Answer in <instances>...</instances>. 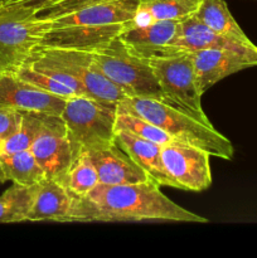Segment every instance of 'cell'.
<instances>
[{"label":"cell","instance_id":"30bf717a","mask_svg":"<svg viewBox=\"0 0 257 258\" xmlns=\"http://www.w3.org/2000/svg\"><path fill=\"white\" fill-rule=\"evenodd\" d=\"M176 20H158L148 24H134L121 33V42L139 59L163 58L186 52L173 45L178 33Z\"/></svg>","mask_w":257,"mask_h":258},{"label":"cell","instance_id":"83f0119b","mask_svg":"<svg viewBox=\"0 0 257 258\" xmlns=\"http://www.w3.org/2000/svg\"><path fill=\"white\" fill-rule=\"evenodd\" d=\"M4 2H5V0H0V5L4 4Z\"/></svg>","mask_w":257,"mask_h":258},{"label":"cell","instance_id":"4fadbf2b","mask_svg":"<svg viewBox=\"0 0 257 258\" xmlns=\"http://www.w3.org/2000/svg\"><path fill=\"white\" fill-rule=\"evenodd\" d=\"M87 154L97 170L101 184L118 185L143 183L150 179L115 140L90 149Z\"/></svg>","mask_w":257,"mask_h":258},{"label":"cell","instance_id":"e0dca14e","mask_svg":"<svg viewBox=\"0 0 257 258\" xmlns=\"http://www.w3.org/2000/svg\"><path fill=\"white\" fill-rule=\"evenodd\" d=\"M203 0H140L135 24H148L158 20H180L197 13Z\"/></svg>","mask_w":257,"mask_h":258},{"label":"cell","instance_id":"2e32d148","mask_svg":"<svg viewBox=\"0 0 257 258\" xmlns=\"http://www.w3.org/2000/svg\"><path fill=\"white\" fill-rule=\"evenodd\" d=\"M115 141L146 174L160 186L179 189L178 184L168 174L161 159V146L144 140L122 130L115 131Z\"/></svg>","mask_w":257,"mask_h":258},{"label":"cell","instance_id":"5b68a950","mask_svg":"<svg viewBox=\"0 0 257 258\" xmlns=\"http://www.w3.org/2000/svg\"><path fill=\"white\" fill-rule=\"evenodd\" d=\"M117 103L87 96L68 98L60 117L67 127L73 160L83 151L115 140Z\"/></svg>","mask_w":257,"mask_h":258},{"label":"cell","instance_id":"7a4b0ae2","mask_svg":"<svg viewBox=\"0 0 257 258\" xmlns=\"http://www.w3.org/2000/svg\"><path fill=\"white\" fill-rule=\"evenodd\" d=\"M117 106L154 123L176 141L203 149L214 158L223 160L233 158L234 149L229 139L213 126L206 125L180 108L155 98L135 96H126Z\"/></svg>","mask_w":257,"mask_h":258},{"label":"cell","instance_id":"4316f807","mask_svg":"<svg viewBox=\"0 0 257 258\" xmlns=\"http://www.w3.org/2000/svg\"><path fill=\"white\" fill-rule=\"evenodd\" d=\"M54 2H57V0H5L4 4L28 5V7H32L37 13H39L40 10H43L45 7Z\"/></svg>","mask_w":257,"mask_h":258},{"label":"cell","instance_id":"ffe728a7","mask_svg":"<svg viewBox=\"0 0 257 258\" xmlns=\"http://www.w3.org/2000/svg\"><path fill=\"white\" fill-rule=\"evenodd\" d=\"M45 115L48 113L23 111V118L19 128L9 139L0 143V156L29 150L42 130Z\"/></svg>","mask_w":257,"mask_h":258},{"label":"cell","instance_id":"7402d4cb","mask_svg":"<svg viewBox=\"0 0 257 258\" xmlns=\"http://www.w3.org/2000/svg\"><path fill=\"white\" fill-rule=\"evenodd\" d=\"M63 184L75 197H85L100 184L97 170L87 151L81 153L71 164Z\"/></svg>","mask_w":257,"mask_h":258},{"label":"cell","instance_id":"3957f363","mask_svg":"<svg viewBox=\"0 0 257 258\" xmlns=\"http://www.w3.org/2000/svg\"><path fill=\"white\" fill-rule=\"evenodd\" d=\"M48 22L32 7L0 5V75L17 73L39 48Z\"/></svg>","mask_w":257,"mask_h":258},{"label":"cell","instance_id":"8992f818","mask_svg":"<svg viewBox=\"0 0 257 258\" xmlns=\"http://www.w3.org/2000/svg\"><path fill=\"white\" fill-rule=\"evenodd\" d=\"M141 60L151 68L171 106L185 111L206 125L213 126L202 108V95L197 87L190 52Z\"/></svg>","mask_w":257,"mask_h":258},{"label":"cell","instance_id":"cb8c5ba5","mask_svg":"<svg viewBox=\"0 0 257 258\" xmlns=\"http://www.w3.org/2000/svg\"><path fill=\"white\" fill-rule=\"evenodd\" d=\"M15 75L19 76L20 78H23L27 82L32 83L35 87L40 88V90L45 91V92L53 93V95L60 96V97L65 98H72L78 96L72 88H70L68 86L63 85L59 81L54 80L50 76L45 75V73L40 72V71L35 70L34 67H32L30 64H24L19 71H18Z\"/></svg>","mask_w":257,"mask_h":258},{"label":"cell","instance_id":"d6986e66","mask_svg":"<svg viewBox=\"0 0 257 258\" xmlns=\"http://www.w3.org/2000/svg\"><path fill=\"white\" fill-rule=\"evenodd\" d=\"M194 15L209 29L219 34L227 35L243 43H253L236 22L224 0H203Z\"/></svg>","mask_w":257,"mask_h":258},{"label":"cell","instance_id":"9c48e42d","mask_svg":"<svg viewBox=\"0 0 257 258\" xmlns=\"http://www.w3.org/2000/svg\"><path fill=\"white\" fill-rule=\"evenodd\" d=\"M29 150L44 171L45 178L58 179L63 183L73 155L67 127L60 116L45 115L42 130Z\"/></svg>","mask_w":257,"mask_h":258},{"label":"cell","instance_id":"8fae6325","mask_svg":"<svg viewBox=\"0 0 257 258\" xmlns=\"http://www.w3.org/2000/svg\"><path fill=\"white\" fill-rule=\"evenodd\" d=\"M67 98L45 92L15 73L0 75V106L60 116Z\"/></svg>","mask_w":257,"mask_h":258},{"label":"cell","instance_id":"ba28073f","mask_svg":"<svg viewBox=\"0 0 257 258\" xmlns=\"http://www.w3.org/2000/svg\"><path fill=\"white\" fill-rule=\"evenodd\" d=\"M161 159L181 190L199 193L211 188V154L203 149L173 141L161 146Z\"/></svg>","mask_w":257,"mask_h":258},{"label":"cell","instance_id":"6da1fadb","mask_svg":"<svg viewBox=\"0 0 257 258\" xmlns=\"http://www.w3.org/2000/svg\"><path fill=\"white\" fill-rule=\"evenodd\" d=\"M143 221L208 223L204 217L174 203L151 179L118 185L100 183L87 196L76 197L71 218V222Z\"/></svg>","mask_w":257,"mask_h":258},{"label":"cell","instance_id":"ac0fdd59","mask_svg":"<svg viewBox=\"0 0 257 258\" xmlns=\"http://www.w3.org/2000/svg\"><path fill=\"white\" fill-rule=\"evenodd\" d=\"M44 176V171L30 150L0 156V184L12 181L13 184L30 186Z\"/></svg>","mask_w":257,"mask_h":258},{"label":"cell","instance_id":"d4e9b609","mask_svg":"<svg viewBox=\"0 0 257 258\" xmlns=\"http://www.w3.org/2000/svg\"><path fill=\"white\" fill-rule=\"evenodd\" d=\"M105 2H112V0H57V2L45 7L43 10H40L38 15L40 18H44V19H49V18L58 17V15L88 7V5L100 4V3Z\"/></svg>","mask_w":257,"mask_h":258},{"label":"cell","instance_id":"9a60e30c","mask_svg":"<svg viewBox=\"0 0 257 258\" xmlns=\"http://www.w3.org/2000/svg\"><path fill=\"white\" fill-rule=\"evenodd\" d=\"M173 45L190 53L201 49H227L257 58V45L254 43H243L219 34L197 19L196 15L178 23V33Z\"/></svg>","mask_w":257,"mask_h":258},{"label":"cell","instance_id":"52a82bcc","mask_svg":"<svg viewBox=\"0 0 257 258\" xmlns=\"http://www.w3.org/2000/svg\"><path fill=\"white\" fill-rule=\"evenodd\" d=\"M30 60L70 75L83 86L88 97L95 100L118 103L127 96L93 67L88 53L83 50L42 47L35 50Z\"/></svg>","mask_w":257,"mask_h":258},{"label":"cell","instance_id":"277c9868","mask_svg":"<svg viewBox=\"0 0 257 258\" xmlns=\"http://www.w3.org/2000/svg\"><path fill=\"white\" fill-rule=\"evenodd\" d=\"M87 53L93 67L127 96L155 98L170 105L151 68L131 54L120 38Z\"/></svg>","mask_w":257,"mask_h":258},{"label":"cell","instance_id":"603a6c76","mask_svg":"<svg viewBox=\"0 0 257 258\" xmlns=\"http://www.w3.org/2000/svg\"><path fill=\"white\" fill-rule=\"evenodd\" d=\"M115 130H122L126 133H130L138 138L144 139V140L151 141L154 144L163 146L169 143L176 141L175 139L171 138L168 133L161 130L154 123L149 122L145 118L139 117L134 113L127 112L117 106V116H116Z\"/></svg>","mask_w":257,"mask_h":258},{"label":"cell","instance_id":"44dd1931","mask_svg":"<svg viewBox=\"0 0 257 258\" xmlns=\"http://www.w3.org/2000/svg\"><path fill=\"white\" fill-rule=\"evenodd\" d=\"M33 201V185L13 184L0 196V223L27 222Z\"/></svg>","mask_w":257,"mask_h":258},{"label":"cell","instance_id":"7c38bea8","mask_svg":"<svg viewBox=\"0 0 257 258\" xmlns=\"http://www.w3.org/2000/svg\"><path fill=\"white\" fill-rule=\"evenodd\" d=\"M191 58L201 95L228 76L257 66L256 57L227 49L196 50L191 52Z\"/></svg>","mask_w":257,"mask_h":258},{"label":"cell","instance_id":"5bb4252c","mask_svg":"<svg viewBox=\"0 0 257 258\" xmlns=\"http://www.w3.org/2000/svg\"><path fill=\"white\" fill-rule=\"evenodd\" d=\"M76 197L58 179L43 178L33 185L28 222H71Z\"/></svg>","mask_w":257,"mask_h":258},{"label":"cell","instance_id":"484cf974","mask_svg":"<svg viewBox=\"0 0 257 258\" xmlns=\"http://www.w3.org/2000/svg\"><path fill=\"white\" fill-rule=\"evenodd\" d=\"M23 111L0 106V143L9 139L22 123Z\"/></svg>","mask_w":257,"mask_h":258}]
</instances>
